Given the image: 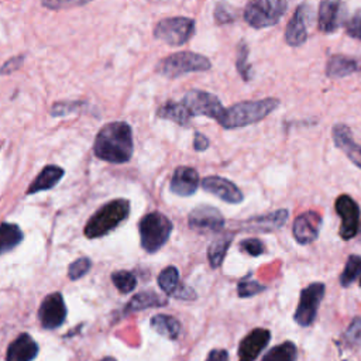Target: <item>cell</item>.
<instances>
[{"label": "cell", "mask_w": 361, "mask_h": 361, "mask_svg": "<svg viewBox=\"0 0 361 361\" xmlns=\"http://www.w3.org/2000/svg\"><path fill=\"white\" fill-rule=\"evenodd\" d=\"M130 213L128 199H114L100 206L88 220L83 233L88 238H97L122 224Z\"/></svg>", "instance_id": "3957f363"}, {"label": "cell", "mask_w": 361, "mask_h": 361, "mask_svg": "<svg viewBox=\"0 0 361 361\" xmlns=\"http://www.w3.org/2000/svg\"><path fill=\"white\" fill-rule=\"evenodd\" d=\"M22 64H23V57H15L2 65V68H0V74L9 75V74L18 71L22 67Z\"/></svg>", "instance_id": "60d3db41"}, {"label": "cell", "mask_w": 361, "mask_h": 361, "mask_svg": "<svg viewBox=\"0 0 361 361\" xmlns=\"http://www.w3.org/2000/svg\"><path fill=\"white\" fill-rule=\"evenodd\" d=\"M270 340V330L261 327L252 330L238 346V361H256Z\"/></svg>", "instance_id": "ac0fdd59"}, {"label": "cell", "mask_w": 361, "mask_h": 361, "mask_svg": "<svg viewBox=\"0 0 361 361\" xmlns=\"http://www.w3.org/2000/svg\"><path fill=\"white\" fill-rule=\"evenodd\" d=\"M344 339L348 346L360 347L361 346V318H354L350 326L344 333Z\"/></svg>", "instance_id": "e575fe53"}, {"label": "cell", "mask_w": 361, "mask_h": 361, "mask_svg": "<svg viewBox=\"0 0 361 361\" xmlns=\"http://www.w3.org/2000/svg\"><path fill=\"white\" fill-rule=\"evenodd\" d=\"M214 19L217 20L219 25H226V23H231L236 19V16H234L233 11H230L229 6L217 5L216 11H214Z\"/></svg>", "instance_id": "f35d334b"}, {"label": "cell", "mask_w": 361, "mask_h": 361, "mask_svg": "<svg viewBox=\"0 0 361 361\" xmlns=\"http://www.w3.org/2000/svg\"><path fill=\"white\" fill-rule=\"evenodd\" d=\"M168 304V301L156 294V292H151V291H146V292H142V294H137L132 298V301L128 304L126 306V313L129 312H139V311H144V309H149V308H161V306H165Z\"/></svg>", "instance_id": "4316f807"}, {"label": "cell", "mask_w": 361, "mask_h": 361, "mask_svg": "<svg viewBox=\"0 0 361 361\" xmlns=\"http://www.w3.org/2000/svg\"><path fill=\"white\" fill-rule=\"evenodd\" d=\"M311 6L309 5H299L290 19L287 29H285V41L291 47H299L308 40V26L311 20Z\"/></svg>", "instance_id": "2e32d148"}, {"label": "cell", "mask_w": 361, "mask_h": 361, "mask_svg": "<svg viewBox=\"0 0 361 361\" xmlns=\"http://www.w3.org/2000/svg\"><path fill=\"white\" fill-rule=\"evenodd\" d=\"M151 327L161 336L175 340L181 333V323L170 315H156L151 319Z\"/></svg>", "instance_id": "83f0119b"}, {"label": "cell", "mask_w": 361, "mask_h": 361, "mask_svg": "<svg viewBox=\"0 0 361 361\" xmlns=\"http://www.w3.org/2000/svg\"><path fill=\"white\" fill-rule=\"evenodd\" d=\"M23 240V231L18 224L2 223L0 224V256L12 252Z\"/></svg>", "instance_id": "484cf974"}, {"label": "cell", "mask_w": 361, "mask_h": 361, "mask_svg": "<svg viewBox=\"0 0 361 361\" xmlns=\"http://www.w3.org/2000/svg\"><path fill=\"white\" fill-rule=\"evenodd\" d=\"M322 227V216L316 212H305L294 220L292 234L295 242L301 246L313 243Z\"/></svg>", "instance_id": "5bb4252c"}, {"label": "cell", "mask_w": 361, "mask_h": 361, "mask_svg": "<svg viewBox=\"0 0 361 361\" xmlns=\"http://www.w3.org/2000/svg\"><path fill=\"white\" fill-rule=\"evenodd\" d=\"M236 67L238 74L242 75V78L249 82L253 78L252 72V65L249 64V46L245 41H240L237 47V60H236Z\"/></svg>", "instance_id": "1f68e13d"}, {"label": "cell", "mask_w": 361, "mask_h": 361, "mask_svg": "<svg viewBox=\"0 0 361 361\" xmlns=\"http://www.w3.org/2000/svg\"><path fill=\"white\" fill-rule=\"evenodd\" d=\"M325 291L326 287L322 282H313L302 290L298 308L294 313V320L299 326L308 327L315 322L319 306L325 297Z\"/></svg>", "instance_id": "ba28073f"}, {"label": "cell", "mask_w": 361, "mask_h": 361, "mask_svg": "<svg viewBox=\"0 0 361 361\" xmlns=\"http://www.w3.org/2000/svg\"><path fill=\"white\" fill-rule=\"evenodd\" d=\"M139 231L143 249L147 253H157L168 242L172 223L161 212H151L140 220Z\"/></svg>", "instance_id": "277c9868"}, {"label": "cell", "mask_w": 361, "mask_h": 361, "mask_svg": "<svg viewBox=\"0 0 361 361\" xmlns=\"http://www.w3.org/2000/svg\"><path fill=\"white\" fill-rule=\"evenodd\" d=\"M82 5H85V4L83 2H55V0H53V2H43L44 8L54 9V11L67 9V8H76V6H82Z\"/></svg>", "instance_id": "b9f144b4"}, {"label": "cell", "mask_w": 361, "mask_h": 361, "mask_svg": "<svg viewBox=\"0 0 361 361\" xmlns=\"http://www.w3.org/2000/svg\"><path fill=\"white\" fill-rule=\"evenodd\" d=\"M346 33L351 39L361 41V9L355 11L354 15L346 22Z\"/></svg>", "instance_id": "74e56055"}, {"label": "cell", "mask_w": 361, "mask_h": 361, "mask_svg": "<svg viewBox=\"0 0 361 361\" xmlns=\"http://www.w3.org/2000/svg\"><path fill=\"white\" fill-rule=\"evenodd\" d=\"M181 103L188 109L191 116H206L214 118L216 122H220L226 110L214 95L203 90L188 92Z\"/></svg>", "instance_id": "9c48e42d"}, {"label": "cell", "mask_w": 361, "mask_h": 361, "mask_svg": "<svg viewBox=\"0 0 361 361\" xmlns=\"http://www.w3.org/2000/svg\"><path fill=\"white\" fill-rule=\"evenodd\" d=\"M100 361H116L113 357H106V358H103V360H100Z\"/></svg>", "instance_id": "f6af8a7d"}, {"label": "cell", "mask_w": 361, "mask_h": 361, "mask_svg": "<svg viewBox=\"0 0 361 361\" xmlns=\"http://www.w3.org/2000/svg\"><path fill=\"white\" fill-rule=\"evenodd\" d=\"M158 285L160 288L170 297H175L177 299L182 301H193L196 299V292L181 284L179 273L177 267H167L158 275Z\"/></svg>", "instance_id": "d6986e66"}, {"label": "cell", "mask_w": 361, "mask_h": 361, "mask_svg": "<svg viewBox=\"0 0 361 361\" xmlns=\"http://www.w3.org/2000/svg\"><path fill=\"white\" fill-rule=\"evenodd\" d=\"M199 186V174L191 167H179L171 178V191L179 196H191Z\"/></svg>", "instance_id": "44dd1931"}, {"label": "cell", "mask_w": 361, "mask_h": 361, "mask_svg": "<svg viewBox=\"0 0 361 361\" xmlns=\"http://www.w3.org/2000/svg\"><path fill=\"white\" fill-rule=\"evenodd\" d=\"M298 358V348L297 344L292 341L281 343L273 347L261 361H297Z\"/></svg>", "instance_id": "f546056e"}, {"label": "cell", "mask_w": 361, "mask_h": 361, "mask_svg": "<svg viewBox=\"0 0 361 361\" xmlns=\"http://www.w3.org/2000/svg\"><path fill=\"white\" fill-rule=\"evenodd\" d=\"M240 249H242L245 253H247L252 257H259L261 254H264L266 252V246L261 242L260 238H246L240 243Z\"/></svg>", "instance_id": "8d00e7d4"}, {"label": "cell", "mask_w": 361, "mask_h": 361, "mask_svg": "<svg viewBox=\"0 0 361 361\" xmlns=\"http://www.w3.org/2000/svg\"><path fill=\"white\" fill-rule=\"evenodd\" d=\"M288 9L287 0H254L245 9V20L253 29L275 26Z\"/></svg>", "instance_id": "8992f818"}, {"label": "cell", "mask_w": 361, "mask_h": 361, "mask_svg": "<svg viewBox=\"0 0 361 361\" xmlns=\"http://www.w3.org/2000/svg\"><path fill=\"white\" fill-rule=\"evenodd\" d=\"M79 106H81V103H79V102H74V103H71V102H62V103H57V104L53 107V110H51V114H53V116H62V114H69V113H72L74 110H76Z\"/></svg>", "instance_id": "ab89813d"}, {"label": "cell", "mask_w": 361, "mask_h": 361, "mask_svg": "<svg viewBox=\"0 0 361 361\" xmlns=\"http://www.w3.org/2000/svg\"><path fill=\"white\" fill-rule=\"evenodd\" d=\"M39 319L44 329H57L67 319V306L60 292L50 294L44 298L39 309Z\"/></svg>", "instance_id": "8fae6325"}, {"label": "cell", "mask_w": 361, "mask_h": 361, "mask_svg": "<svg viewBox=\"0 0 361 361\" xmlns=\"http://www.w3.org/2000/svg\"><path fill=\"white\" fill-rule=\"evenodd\" d=\"M280 107V100L275 97H266L252 102H240L224 110L220 125L224 129L246 128L261 122L267 116Z\"/></svg>", "instance_id": "7a4b0ae2"}, {"label": "cell", "mask_w": 361, "mask_h": 361, "mask_svg": "<svg viewBox=\"0 0 361 361\" xmlns=\"http://www.w3.org/2000/svg\"><path fill=\"white\" fill-rule=\"evenodd\" d=\"M290 212L288 209H278L267 214L253 216L245 222L240 223V229L243 231H254V233H271L282 229L288 222Z\"/></svg>", "instance_id": "9a60e30c"}, {"label": "cell", "mask_w": 361, "mask_h": 361, "mask_svg": "<svg viewBox=\"0 0 361 361\" xmlns=\"http://www.w3.org/2000/svg\"><path fill=\"white\" fill-rule=\"evenodd\" d=\"M202 188L217 196L219 199L227 202V203H231V205H237V203H242L245 196H243V192L238 189V186L236 184H233L231 181L226 179V178H222V177H206L203 181H202Z\"/></svg>", "instance_id": "e0dca14e"}, {"label": "cell", "mask_w": 361, "mask_h": 361, "mask_svg": "<svg viewBox=\"0 0 361 361\" xmlns=\"http://www.w3.org/2000/svg\"><path fill=\"white\" fill-rule=\"evenodd\" d=\"M193 147L196 151H205L209 147V140L203 135L196 133L195 139H193Z\"/></svg>", "instance_id": "ee69618b"}, {"label": "cell", "mask_w": 361, "mask_h": 361, "mask_svg": "<svg viewBox=\"0 0 361 361\" xmlns=\"http://www.w3.org/2000/svg\"><path fill=\"white\" fill-rule=\"evenodd\" d=\"M361 71V62L346 55H332L326 65V75L329 78H344Z\"/></svg>", "instance_id": "603a6c76"}, {"label": "cell", "mask_w": 361, "mask_h": 361, "mask_svg": "<svg viewBox=\"0 0 361 361\" xmlns=\"http://www.w3.org/2000/svg\"><path fill=\"white\" fill-rule=\"evenodd\" d=\"M264 291H267V287L254 281L252 278V274H249L243 280H240V282L237 285V294H238L240 298H252V297H256V295H259Z\"/></svg>", "instance_id": "836d02e7"}, {"label": "cell", "mask_w": 361, "mask_h": 361, "mask_svg": "<svg viewBox=\"0 0 361 361\" xmlns=\"http://www.w3.org/2000/svg\"><path fill=\"white\" fill-rule=\"evenodd\" d=\"M334 209L341 219L339 234L344 242H348L357 236L360 229V206L351 196L340 195L336 199Z\"/></svg>", "instance_id": "30bf717a"}, {"label": "cell", "mask_w": 361, "mask_h": 361, "mask_svg": "<svg viewBox=\"0 0 361 361\" xmlns=\"http://www.w3.org/2000/svg\"><path fill=\"white\" fill-rule=\"evenodd\" d=\"M93 153L97 158L111 164L129 163L133 157L132 128L125 122L103 126L95 139Z\"/></svg>", "instance_id": "6da1fadb"}, {"label": "cell", "mask_w": 361, "mask_h": 361, "mask_svg": "<svg viewBox=\"0 0 361 361\" xmlns=\"http://www.w3.org/2000/svg\"><path fill=\"white\" fill-rule=\"evenodd\" d=\"M206 361H230L229 358V353L226 350H212L209 354H207V358Z\"/></svg>", "instance_id": "7bdbcfd3"}, {"label": "cell", "mask_w": 361, "mask_h": 361, "mask_svg": "<svg viewBox=\"0 0 361 361\" xmlns=\"http://www.w3.org/2000/svg\"><path fill=\"white\" fill-rule=\"evenodd\" d=\"M346 4L337 0H323L319 5L318 26L319 30L332 34L346 23Z\"/></svg>", "instance_id": "7c38bea8"}, {"label": "cell", "mask_w": 361, "mask_h": 361, "mask_svg": "<svg viewBox=\"0 0 361 361\" xmlns=\"http://www.w3.org/2000/svg\"><path fill=\"white\" fill-rule=\"evenodd\" d=\"M158 116L163 118H168L171 122H175L181 126H188L191 122V113L182 103H175V102H168L158 110Z\"/></svg>", "instance_id": "f1b7e54d"}, {"label": "cell", "mask_w": 361, "mask_h": 361, "mask_svg": "<svg viewBox=\"0 0 361 361\" xmlns=\"http://www.w3.org/2000/svg\"><path fill=\"white\" fill-rule=\"evenodd\" d=\"M90 267H92V263H90V260L86 259V257H82V259L74 261V263L69 266V268H68V277H69V280L76 281V280L82 278L85 274L89 273Z\"/></svg>", "instance_id": "d590c367"}, {"label": "cell", "mask_w": 361, "mask_h": 361, "mask_svg": "<svg viewBox=\"0 0 361 361\" xmlns=\"http://www.w3.org/2000/svg\"><path fill=\"white\" fill-rule=\"evenodd\" d=\"M195 33V22L188 18H170L161 20L156 30L154 37L170 44L182 46L191 40Z\"/></svg>", "instance_id": "52a82bcc"}, {"label": "cell", "mask_w": 361, "mask_h": 361, "mask_svg": "<svg viewBox=\"0 0 361 361\" xmlns=\"http://www.w3.org/2000/svg\"><path fill=\"white\" fill-rule=\"evenodd\" d=\"M64 170L58 165H47L44 170L36 177L32 185L27 189V195H34L37 192H43L54 188L60 179L64 177Z\"/></svg>", "instance_id": "cb8c5ba5"}, {"label": "cell", "mask_w": 361, "mask_h": 361, "mask_svg": "<svg viewBox=\"0 0 361 361\" xmlns=\"http://www.w3.org/2000/svg\"><path fill=\"white\" fill-rule=\"evenodd\" d=\"M332 136L334 146L341 150L358 170H361V146L354 142L350 128L343 123H337L332 129Z\"/></svg>", "instance_id": "ffe728a7"}, {"label": "cell", "mask_w": 361, "mask_h": 361, "mask_svg": "<svg viewBox=\"0 0 361 361\" xmlns=\"http://www.w3.org/2000/svg\"><path fill=\"white\" fill-rule=\"evenodd\" d=\"M39 354V344L27 334L22 333L15 339L6 353V361H33Z\"/></svg>", "instance_id": "7402d4cb"}, {"label": "cell", "mask_w": 361, "mask_h": 361, "mask_svg": "<svg viewBox=\"0 0 361 361\" xmlns=\"http://www.w3.org/2000/svg\"><path fill=\"white\" fill-rule=\"evenodd\" d=\"M358 234H360V242H361V224H360V229H358Z\"/></svg>", "instance_id": "bcb514c9"}, {"label": "cell", "mask_w": 361, "mask_h": 361, "mask_svg": "<svg viewBox=\"0 0 361 361\" xmlns=\"http://www.w3.org/2000/svg\"><path fill=\"white\" fill-rule=\"evenodd\" d=\"M114 287L122 294H130L137 287V278L130 271H116L111 274Z\"/></svg>", "instance_id": "d6a6232c"}, {"label": "cell", "mask_w": 361, "mask_h": 361, "mask_svg": "<svg viewBox=\"0 0 361 361\" xmlns=\"http://www.w3.org/2000/svg\"><path fill=\"white\" fill-rule=\"evenodd\" d=\"M233 233H223L214 238L207 249V260L212 268H219L223 264V260L227 254V250L233 242Z\"/></svg>", "instance_id": "d4e9b609"}, {"label": "cell", "mask_w": 361, "mask_h": 361, "mask_svg": "<svg viewBox=\"0 0 361 361\" xmlns=\"http://www.w3.org/2000/svg\"><path fill=\"white\" fill-rule=\"evenodd\" d=\"M361 275V256L353 254L347 259L346 267L340 275V285L343 288L350 287Z\"/></svg>", "instance_id": "4dcf8cb0"}, {"label": "cell", "mask_w": 361, "mask_h": 361, "mask_svg": "<svg viewBox=\"0 0 361 361\" xmlns=\"http://www.w3.org/2000/svg\"><path fill=\"white\" fill-rule=\"evenodd\" d=\"M189 227L199 233H219L224 226V217L213 206L195 207L188 219Z\"/></svg>", "instance_id": "4fadbf2b"}, {"label": "cell", "mask_w": 361, "mask_h": 361, "mask_svg": "<svg viewBox=\"0 0 361 361\" xmlns=\"http://www.w3.org/2000/svg\"><path fill=\"white\" fill-rule=\"evenodd\" d=\"M212 62L200 54L191 51H181L161 60L157 65V72L165 78H178L189 72L209 71Z\"/></svg>", "instance_id": "5b68a950"}, {"label": "cell", "mask_w": 361, "mask_h": 361, "mask_svg": "<svg viewBox=\"0 0 361 361\" xmlns=\"http://www.w3.org/2000/svg\"><path fill=\"white\" fill-rule=\"evenodd\" d=\"M360 287H361V280H360Z\"/></svg>", "instance_id": "7dc6e473"}]
</instances>
